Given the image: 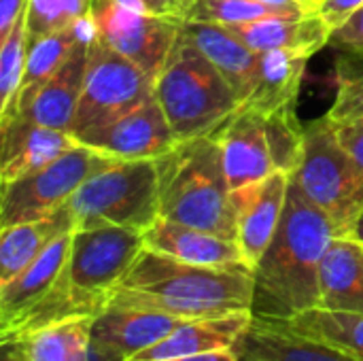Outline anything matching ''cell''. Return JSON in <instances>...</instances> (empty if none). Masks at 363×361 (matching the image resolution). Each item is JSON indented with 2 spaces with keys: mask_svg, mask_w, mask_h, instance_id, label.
<instances>
[{
  "mask_svg": "<svg viewBox=\"0 0 363 361\" xmlns=\"http://www.w3.org/2000/svg\"><path fill=\"white\" fill-rule=\"evenodd\" d=\"M311 53L304 51H266L259 53V74L251 100L242 106H251L262 115L285 106H298L300 87L304 81Z\"/></svg>",
  "mask_w": 363,
  "mask_h": 361,
  "instance_id": "25",
  "label": "cell"
},
{
  "mask_svg": "<svg viewBox=\"0 0 363 361\" xmlns=\"http://www.w3.org/2000/svg\"><path fill=\"white\" fill-rule=\"evenodd\" d=\"M155 160H115L94 172L66 202L77 228L119 226L147 232L160 217Z\"/></svg>",
  "mask_w": 363,
  "mask_h": 361,
  "instance_id": "5",
  "label": "cell"
},
{
  "mask_svg": "<svg viewBox=\"0 0 363 361\" xmlns=\"http://www.w3.org/2000/svg\"><path fill=\"white\" fill-rule=\"evenodd\" d=\"M72 232L74 230L57 236L15 279L0 285V330L15 323L55 285L70 255Z\"/></svg>",
  "mask_w": 363,
  "mask_h": 361,
  "instance_id": "21",
  "label": "cell"
},
{
  "mask_svg": "<svg viewBox=\"0 0 363 361\" xmlns=\"http://www.w3.org/2000/svg\"><path fill=\"white\" fill-rule=\"evenodd\" d=\"M363 6V0H321L317 13L325 19V23L334 30L345 23L353 13Z\"/></svg>",
  "mask_w": 363,
  "mask_h": 361,
  "instance_id": "35",
  "label": "cell"
},
{
  "mask_svg": "<svg viewBox=\"0 0 363 361\" xmlns=\"http://www.w3.org/2000/svg\"><path fill=\"white\" fill-rule=\"evenodd\" d=\"M236 38H240L255 53L266 51H304L315 55L330 45L332 28L325 19L313 11L304 15H279L249 23L225 26Z\"/></svg>",
  "mask_w": 363,
  "mask_h": 361,
  "instance_id": "20",
  "label": "cell"
},
{
  "mask_svg": "<svg viewBox=\"0 0 363 361\" xmlns=\"http://www.w3.org/2000/svg\"><path fill=\"white\" fill-rule=\"evenodd\" d=\"M240 361H359L325 343L300 336L270 319L253 317L234 347Z\"/></svg>",
  "mask_w": 363,
  "mask_h": 361,
  "instance_id": "22",
  "label": "cell"
},
{
  "mask_svg": "<svg viewBox=\"0 0 363 361\" xmlns=\"http://www.w3.org/2000/svg\"><path fill=\"white\" fill-rule=\"evenodd\" d=\"M187 321L162 311L108 304L91 323V345L113 361H128Z\"/></svg>",
  "mask_w": 363,
  "mask_h": 361,
  "instance_id": "14",
  "label": "cell"
},
{
  "mask_svg": "<svg viewBox=\"0 0 363 361\" xmlns=\"http://www.w3.org/2000/svg\"><path fill=\"white\" fill-rule=\"evenodd\" d=\"M28 45V21L23 11L0 45V121H6L15 111V100L26 72Z\"/></svg>",
  "mask_w": 363,
  "mask_h": 361,
  "instance_id": "29",
  "label": "cell"
},
{
  "mask_svg": "<svg viewBox=\"0 0 363 361\" xmlns=\"http://www.w3.org/2000/svg\"><path fill=\"white\" fill-rule=\"evenodd\" d=\"M0 345H2V361H23V353L17 340L0 338Z\"/></svg>",
  "mask_w": 363,
  "mask_h": 361,
  "instance_id": "40",
  "label": "cell"
},
{
  "mask_svg": "<svg viewBox=\"0 0 363 361\" xmlns=\"http://www.w3.org/2000/svg\"><path fill=\"white\" fill-rule=\"evenodd\" d=\"M113 162V157L96 149L77 145L45 168L11 183H2L0 228L53 215L94 172Z\"/></svg>",
  "mask_w": 363,
  "mask_h": 361,
  "instance_id": "8",
  "label": "cell"
},
{
  "mask_svg": "<svg viewBox=\"0 0 363 361\" xmlns=\"http://www.w3.org/2000/svg\"><path fill=\"white\" fill-rule=\"evenodd\" d=\"M266 6H272V9H279V11H285V13H313L319 9V2L321 0H257Z\"/></svg>",
  "mask_w": 363,
  "mask_h": 361,
  "instance_id": "38",
  "label": "cell"
},
{
  "mask_svg": "<svg viewBox=\"0 0 363 361\" xmlns=\"http://www.w3.org/2000/svg\"><path fill=\"white\" fill-rule=\"evenodd\" d=\"M160 217L236 243L232 187L215 136L179 140L155 160Z\"/></svg>",
  "mask_w": 363,
  "mask_h": 361,
  "instance_id": "3",
  "label": "cell"
},
{
  "mask_svg": "<svg viewBox=\"0 0 363 361\" xmlns=\"http://www.w3.org/2000/svg\"><path fill=\"white\" fill-rule=\"evenodd\" d=\"M300 336L325 343L363 361V315L328 309H311L289 319H270Z\"/></svg>",
  "mask_w": 363,
  "mask_h": 361,
  "instance_id": "27",
  "label": "cell"
},
{
  "mask_svg": "<svg viewBox=\"0 0 363 361\" xmlns=\"http://www.w3.org/2000/svg\"><path fill=\"white\" fill-rule=\"evenodd\" d=\"M74 138L79 145L96 149L113 160H157L179 143L157 98H151L106 123L79 132Z\"/></svg>",
  "mask_w": 363,
  "mask_h": 361,
  "instance_id": "11",
  "label": "cell"
},
{
  "mask_svg": "<svg viewBox=\"0 0 363 361\" xmlns=\"http://www.w3.org/2000/svg\"><path fill=\"white\" fill-rule=\"evenodd\" d=\"M336 123V136L345 151L363 168V115L334 121Z\"/></svg>",
  "mask_w": 363,
  "mask_h": 361,
  "instance_id": "34",
  "label": "cell"
},
{
  "mask_svg": "<svg viewBox=\"0 0 363 361\" xmlns=\"http://www.w3.org/2000/svg\"><path fill=\"white\" fill-rule=\"evenodd\" d=\"M155 98L177 140L213 136L240 109L234 87L183 30L155 77Z\"/></svg>",
  "mask_w": 363,
  "mask_h": 361,
  "instance_id": "4",
  "label": "cell"
},
{
  "mask_svg": "<svg viewBox=\"0 0 363 361\" xmlns=\"http://www.w3.org/2000/svg\"><path fill=\"white\" fill-rule=\"evenodd\" d=\"M336 236L332 219L289 179L279 230L253 270V317L289 319L317 309L321 260Z\"/></svg>",
  "mask_w": 363,
  "mask_h": 361,
  "instance_id": "1",
  "label": "cell"
},
{
  "mask_svg": "<svg viewBox=\"0 0 363 361\" xmlns=\"http://www.w3.org/2000/svg\"><path fill=\"white\" fill-rule=\"evenodd\" d=\"M0 179L11 183L55 162L79 143L66 130H53L21 119L2 121Z\"/></svg>",
  "mask_w": 363,
  "mask_h": 361,
  "instance_id": "16",
  "label": "cell"
},
{
  "mask_svg": "<svg viewBox=\"0 0 363 361\" xmlns=\"http://www.w3.org/2000/svg\"><path fill=\"white\" fill-rule=\"evenodd\" d=\"M145 249V234L119 226L74 228L70 255L60 274L66 287L100 315Z\"/></svg>",
  "mask_w": 363,
  "mask_h": 361,
  "instance_id": "7",
  "label": "cell"
},
{
  "mask_svg": "<svg viewBox=\"0 0 363 361\" xmlns=\"http://www.w3.org/2000/svg\"><path fill=\"white\" fill-rule=\"evenodd\" d=\"M321 309L363 315V245L336 236L319 268Z\"/></svg>",
  "mask_w": 363,
  "mask_h": 361,
  "instance_id": "23",
  "label": "cell"
},
{
  "mask_svg": "<svg viewBox=\"0 0 363 361\" xmlns=\"http://www.w3.org/2000/svg\"><path fill=\"white\" fill-rule=\"evenodd\" d=\"M91 43L94 40H79L68 60L47 81L26 94H19L15 100V111L9 119H21L36 126L70 132L85 81Z\"/></svg>",
  "mask_w": 363,
  "mask_h": 361,
  "instance_id": "13",
  "label": "cell"
},
{
  "mask_svg": "<svg viewBox=\"0 0 363 361\" xmlns=\"http://www.w3.org/2000/svg\"><path fill=\"white\" fill-rule=\"evenodd\" d=\"M113 2L123 4V6L134 9V11H145V6H143V2H140V0H113ZM145 13H147V11H145Z\"/></svg>",
  "mask_w": 363,
  "mask_h": 361,
  "instance_id": "42",
  "label": "cell"
},
{
  "mask_svg": "<svg viewBox=\"0 0 363 361\" xmlns=\"http://www.w3.org/2000/svg\"><path fill=\"white\" fill-rule=\"evenodd\" d=\"M279 15H296V13H285V11L266 6L257 0H191L185 19L234 26V23L259 21L266 17H279Z\"/></svg>",
  "mask_w": 363,
  "mask_h": 361,
  "instance_id": "30",
  "label": "cell"
},
{
  "mask_svg": "<svg viewBox=\"0 0 363 361\" xmlns=\"http://www.w3.org/2000/svg\"><path fill=\"white\" fill-rule=\"evenodd\" d=\"M94 0H28V40L70 28L91 13Z\"/></svg>",
  "mask_w": 363,
  "mask_h": 361,
  "instance_id": "31",
  "label": "cell"
},
{
  "mask_svg": "<svg viewBox=\"0 0 363 361\" xmlns=\"http://www.w3.org/2000/svg\"><path fill=\"white\" fill-rule=\"evenodd\" d=\"M289 179L347 236L363 211V168L345 151L330 115L304 126V149Z\"/></svg>",
  "mask_w": 363,
  "mask_h": 361,
  "instance_id": "6",
  "label": "cell"
},
{
  "mask_svg": "<svg viewBox=\"0 0 363 361\" xmlns=\"http://www.w3.org/2000/svg\"><path fill=\"white\" fill-rule=\"evenodd\" d=\"M151 98H155V81L96 36L89 47L85 81L70 134L74 136L106 123Z\"/></svg>",
  "mask_w": 363,
  "mask_h": 361,
  "instance_id": "9",
  "label": "cell"
},
{
  "mask_svg": "<svg viewBox=\"0 0 363 361\" xmlns=\"http://www.w3.org/2000/svg\"><path fill=\"white\" fill-rule=\"evenodd\" d=\"M145 247L168 257L215 268H247L234 240L157 217L145 232Z\"/></svg>",
  "mask_w": 363,
  "mask_h": 361,
  "instance_id": "17",
  "label": "cell"
},
{
  "mask_svg": "<svg viewBox=\"0 0 363 361\" xmlns=\"http://www.w3.org/2000/svg\"><path fill=\"white\" fill-rule=\"evenodd\" d=\"M347 236L355 238L357 243H362L363 245V211L359 213V217L355 219V223L351 226V230H349V234H347Z\"/></svg>",
  "mask_w": 363,
  "mask_h": 361,
  "instance_id": "41",
  "label": "cell"
},
{
  "mask_svg": "<svg viewBox=\"0 0 363 361\" xmlns=\"http://www.w3.org/2000/svg\"><path fill=\"white\" fill-rule=\"evenodd\" d=\"M183 34L213 62V66L234 87L240 106L255 91L259 74V53L249 49L225 26L206 21H183Z\"/></svg>",
  "mask_w": 363,
  "mask_h": 361,
  "instance_id": "19",
  "label": "cell"
},
{
  "mask_svg": "<svg viewBox=\"0 0 363 361\" xmlns=\"http://www.w3.org/2000/svg\"><path fill=\"white\" fill-rule=\"evenodd\" d=\"M145 11L151 15H177L183 17L187 15V9L191 0H140Z\"/></svg>",
  "mask_w": 363,
  "mask_h": 361,
  "instance_id": "37",
  "label": "cell"
},
{
  "mask_svg": "<svg viewBox=\"0 0 363 361\" xmlns=\"http://www.w3.org/2000/svg\"><path fill=\"white\" fill-rule=\"evenodd\" d=\"M28 9V0H0V40L9 36L21 13Z\"/></svg>",
  "mask_w": 363,
  "mask_h": 361,
  "instance_id": "36",
  "label": "cell"
},
{
  "mask_svg": "<svg viewBox=\"0 0 363 361\" xmlns=\"http://www.w3.org/2000/svg\"><path fill=\"white\" fill-rule=\"evenodd\" d=\"M328 115L334 121H342V119L363 115V77L338 85L336 100H334L332 109L328 111Z\"/></svg>",
  "mask_w": 363,
  "mask_h": 361,
  "instance_id": "32",
  "label": "cell"
},
{
  "mask_svg": "<svg viewBox=\"0 0 363 361\" xmlns=\"http://www.w3.org/2000/svg\"><path fill=\"white\" fill-rule=\"evenodd\" d=\"M328 47L336 49V53L363 51V6L357 13H353L345 23L332 30Z\"/></svg>",
  "mask_w": 363,
  "mask_h": 361,
  "instance_id": "33",
  "label": "cell"
},
{
  "mask_svg": "<svg viewBox=\"0 0 363 361\" xmlns=\"http://www.w3.org/2000/svg\"><path fill=\"white\" fill-rule=\"evenodd\" d=\"M289 174L274 170L262 181L232 191L236 215V245L245 266L253 272L270 247L287 200Z\"/></svg>",
  "mask_w": 363,
  "mask_h": 361,
  "instance_id": "12",
  "label": "cell"
},
{
  "mask_svg": "<svg viewBox=\"0 0 363 361\" xmlns=\"http://www.w3.org/2000/svg\"><path fill=\"white\" fill-rule=\"evenodd\" d=\"M91 323L94 319H70L13 340L23 361H113L91 345Z\"/></svg>",
  "mask_w": 363,
  "mask_h": 361,
  "instance_id": "26",
  "label": "cell"
},
{
  "mask_svg": "<svg viewBox=\"0 0 363 361\" xmlns=\"http://www.w3.org/2000/svg\"><path fill=\"white\" fill-rule=\"evenodd\" d=\"M168 361H240L234 349H223V351H211V353H200V355H189V357H179V360Z\"/></svg>",
  "mask_w": 363,
  "mask_h": 361,
  "instance_id": "39",
  "label": "cell"
},
{
  "mask_svg": "<svg viewBox=\"0 0 363 361\" xmlns=\"http://www.w3.org/2000/svg\"><path fill=\"white\" fill-rule=\"evenodd\" d=\"M264 130L274 170L291 174L304 149V126L298 119V106H285L264 115Z\"/></svg>",
  "mask_w": 363,
  "mask_h": 361,
  "instance_id": "28",
  "label": "cell"
},
{
  "mask_svg": "<svg viewBox=\"0 0 363 361\" xmlns=\"http://www.w3.org/2000/svg\"><path fill=\"white\" fill-rule=\"evenodd\" d=\"M213 136L221 147L232 191L274 172L264 130V115L259 111L240 106Z\"/></svg>",
  "mask_w": 363,
  "mask_h": 361,
  "instance_id": "15",
  "label": "cell"
},
{
  "mask_svg": "<svg viewBox=\"0 0 363 361\" xmlns=\"http://www.w3.org/2000/svg\"><path fill=\"white\" fill-rule=\"evenodd\" d=\"M253 323V313H234L225 317L191 319L153 347L128 361H168L211 351L234 349Z\"/></svg>",
  "mask_w": 363,
  "mask_h": 361,
  "instance_id": "18",
  "label": "cell"
},
{
  "mask_svg": "<svg viewBox=\"0 0 363 361\" xmlns=\"http://www.w3.org/2000/svg\"><path fill=\"white\" fill-rule=\"evenodd\" d=\"M91 17L98 38L140 66L153 81L164 68L185 21L177 15L134 11L113 0H94Z\"/></svg>",
  "mask_w": 363,
  "mask_h": 361,
  "instance_id": "10",
  "label": "cell"
},
{
  "mask_svg": "<svg viewBox=\"0 0 363 361\" xmlns=\"http://www.w3.org/2000/svg\"><path fill=\"white\" fill-rule=\"evenodd\" d=\"M74 228H77L74 217L68 204H64L49 217L2 228L0 232V285L15 279L57 236Z\"/></svg>",
  "mask_w": 363,
  "mask_h": 361,
  "instance_id": "24",
  "label": "cell"
},
{
  "mask_svg": "<svg viewBox=\"0 0 363 361\" xmlns=\"http://www.w3.org/2000/svg\"><path fill=\"white\" fill-rule=\"evenodd\" d=\"M253 291L249 268L187 264L145 247L108 304L162 311L191 321L251 313Z\"/></svg>",
  "mask_w": 363,
  "mask_h": 361,
  "instance_id": "2",
  "label": "cell"
}]
</instances>
